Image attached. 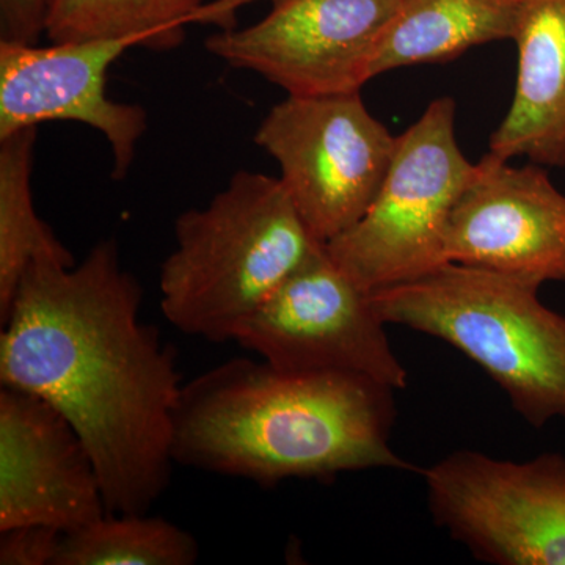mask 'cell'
<instances>
[{
	"label": "cell",
	"instance_id": "cell-13",
	"mask_svg": "<svg viewBox=\"0 0 565 565\" xmlns=\"http://www.w3.org/2000/svg\"><path fill=\"white\" fill-rule=\"evenodd\" d=\"M514 98L490 137L494 158L565 167V0H522Z\"/></svg>",
	"mask_w": 565,
	"mask_h": 565
},
{
	"label": "cell",
	"instance_id": "cell-19",
	"mask_svg": "<svg viewBox=\"0 0 565 565\" xmlns=\"http://www.w3.org/2000/svg\"><path fill=\"white\" fill-rule=\"evenodd\" d=\"M47 0H0V40L36 43L44 33Z\"/></svg>",
	"mask_w": 565,
	"mask_h": 565
},
{
	"label": "cell",
	"instance_id": "cell-1",
	"mask_svg": "<svg viewBox=\"0 0 565 565\" xmlns=\"http://www.w3.org/2000/svg\"><path fill=\"white\" fill-rule=\"evenodd\" d=\"M143 291L115 241L81 264L39 259L0 318V386L35 394L90 452L109 514H143L170 484L177 356L140 321Z\"/></svg>",
	"mask_w": 565,
	"mask_h": 565
},
{
	"label": "cell",
	"instance_id": "cell-7",
	"mask_svg": "<svg viewBox=\"0 0 565 565\" xmlns=\"http://www.w3.org/2000/svg\"><path fill=\"white\" fill-rule=\"evenodd\" d=\"M435 525L494 565H565V457L459 449L422 471Z\"/></svg>",
	"mask_w": 565,
	"mask_h": 565
},
{
	"label": "cell",
	"instance_id": "cell-14",
	"mask_svg": "<svg viewBox=\"0 0 565 565\" xmlns=\"http://www.w3.org/2000/svg\"><path fill=\"white\" fill-rule=\"evenodd\" d=\"M522 0H401L379 41L371 79L405 66L445 63L514 40Z\"/></svg>",
	"mask_w": 565,
	"mask_h": 565
},
{
	"label": "cell",
	"instance_id": "cell-16",
	"mask_svg": "<svg viewBox=\"0 0 565 565\" xmlns=\"http://www.w3.org/2000/svg\"><path fill=\"white\" fill-rule=\"evenodd\" d=\"M204 0H47L44 33L51 43L136 39L169 51L185 40Z\"/></svg>",
	"mask_w": 565,
	"mask_h": 565
},
{
	"label": "cell",
	"instance_id": "cell-9",
	"mask_svg": "<svg viewBox=\"0 0 565 565\" xmlns=\"http://www.w3.org/2000/svg\"><path fill=\"white\" fill-rule=\"evenodd\" d=\"M401 0H277L250 28L204 40L214 57L252 71L289 96L362 92Z\"/></svg>",
	"mask_w": 565,
	"mask_h": 565
},
{
	"label": "cell",
	"instance_id": "cell-2",
	"mask_svg": "<svg viewBox=\"0 0 565 565\" xmlns=\"http://www.w3.org/2000/svg\"><path fill=\"white\" fill-rule=\"evenodd\" d=\"M394 393L356 375L230 360L182 386L174 463L262 486L375 468L415 471L392 448Z\"/></svg>",
	"mask_w": 565,
	"mask_h": 565
},
{
	"label": "cell",
	"instance_id": "cell-17",
	"mask_svg": "<svg viewBox=\"0 0 565 565\" xmlns=\"http://www.w3.org/2000/svg\"><path fill=\"white\" fill-rule=\"evenodd\" d=\"M200 546L162 516L106 514L63 535L55 565H192Z\"/></svg>",
	"mask_w": 565,
	"mask_h": 565
},
{
	"label": "cell",
	"instance_id": "cell-3",
	"mask_svg": "<svg viewBox=\"0 0 565 565\" xmlns=\"http://www.w3.org/2000/svg\"><path fill=\"white\" fill-rule=\"evenodd\" d=\"M159 274L167 321L212 343L241 327L319 245L278 178L241 170L210 204L174 222Z\"/></svg>",
	"mask_w": 565,
	"mask_h": 565
},
{
	"label": "cell",
	"instance_id": "cell-12",
	"mask_svg": "<svg viewBox=\"0 0 565 565\" xmlns=\"http://www.w3.org/2000/svg\"><path fill=\"white\" fill-rule=\"evenodd\" d=\"M107 512L87 446L35 394L0 388V531L50 526L68 534Z\"/></svg>",
	"mask_w": 565,
	"mask_h": 565
},
{
	"label": "cell",
	"instance_id": "cell-8",
	"mask_svg": "<svg viewBox=\"0 0 565 565\" xmlns=\"http://www.w3.org/2000/svg\"><path fill=\"white\" fill-rule=\"evenodd\" d=\"M371 292L330 258L326 244L241 327L234 343L291 373L348 374L393 390L408 385Z\"/></svg>",
	"mask_w": 565,
	"mask_h": 565
},
{
	"label": "cell",
	"instance_id": "cell-6",
	"mask_svg": "<svg viewBox=\"0 0 565 565\" xmlns=\"http://www.w3.org/2000/svg\"><path fill=\"white\" fill-rule=\"evenodd\" d=\"M396 139L360 92L288 95L255 134V143L280 167L278 180L305 225L323 244L348 232L374 202Z\"/></svg>",
	"mask_w": 565,
	"mask_h": 565
},
{
	"label": "cell",
	"instance_id": "cell-5",
	"mask_svg": "<svg viewBox=\"0 0 565 565\" xmlns=\"http://www.w3.org/2000/svg\"><path fill=\"white\" fill-rule=\"evenodd\" d=\"M473 173L457 141L455 99H435L397 137L363 217L326 243L330 258L370 292L444 266L449 218Z\"/></svg>",
	"mask_w": 565,
	"mask_h": 565
},
{
	"label": "cell",
	"instance_id": "cell-20",
	"mask_svg": "<svg viewBox=\"0 0 565 565\" xmlns=\"http://www.w3.org/2000/svg\"><path fill=\"white\" fill-rule=\"evenodd\" d=\"M252 2H256V0H217V2L204 3L199 13H196L195 22L215 24L217 28H221V31L236 29L237 9ZM275 2L277 0H273V3Z\"/></svg>",
	"mask_w": 565,
	"mask_h": 565
},
{
	"label": "cell",
	"instance_id": "cell-4",
	"mask_svg": "<svg viewBox=\"0 0 565 565\" xmlns=\"http://www.w3.org/2000/svg\"><path fill=\"white\" fill-rule=\"evenodd\" d=\"M541 285L446 263L371 292L386 323L445 341L481 366L530 426L565 419V316Z\"/></svg>",
	"mask_w": 565,
	"mask_h": 565
},
{
	"label": "cell",
	"instance_id": "cell-11",
	"mask_svg": "<svg viewBox=\"0 0 565 565\" xmlns=\"http://www.w3.org/2000/svg\"><path fill=\"white\" fill-rule=\"evenodd\" d=\"M446 259L541 286L565 282V193L545 167L487 152L452 210Z\"/></svg>",
	"mask_w": 565,
	"mask_h": 565
},
{
	"label": "cell",
	"instance_id": "cell-15",
	"mask_svg": "<svg viewBox=\"0 0 565 565\" xmlns=\"http://www.w3.org/2000/svg\"><path fill=\"white\" fill-rule=\"evenodd\" d=\"M36 136L39 128H29L0 139V318L33 262L76 263L33 203Z\"/></svg>",
	"mask_w": 565,
	"mask_h": 565
},
{
	"label": "cell",
	"instance_id": "cell-18",
	"mask_svg": "<svg viewBox=\"0 0 565 565\" xmlns=\"http://www.w3.org/2000/svg\"><path fill=\"white\" fill-rule=\"evenodd\" d=\"M62 531L50 526H20L0 531V564L55 565Z\"/></svg>",
	"mask_w": 565,
	"mask_h": 565
},
{
	"label": "cell",
	"instance_id": "cell-10",
	"mask_svg": "<svg viewBox=\"0 0 565 565\" xmlns=\"http://www.w3.org/2000/svg\"><path fill=\"white\" fill-rule=\"evenodd\" d=\"M137 46L136 39L47 46L0 40V139L41 122H82L107 140L114 156L111 177L125 180L147 132L148 114L139 104L110 99L107 73Z\"/></svg>",
	"mask_w": 565,
	"mask_h": 565
}]
</instances>
